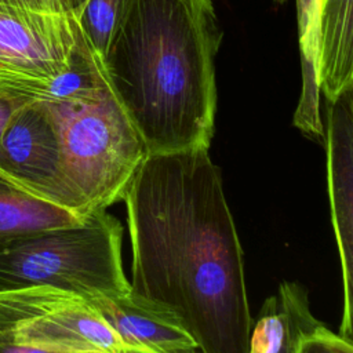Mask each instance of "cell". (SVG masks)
Wrapping results in <instances>:
<instances>
[{
    "label": "cell",
    "mask_w": 353,
    "mask_h": 353,
    "mask_svg": "<svg viewBox=\"0 0 353 353\" xmlns=\"http://www.w3.org/2000/svg\"><path fill=\"white\" fill-rule=\"evenodd\" d=\"M295 353H353V342L317 321L301 335Z\"/></svg>",
    "instance_id": "obj_14"
},
{
    "label": "cell",
    "mask_w": 353,
    "mask_h": 353,
    "mask_svg": "<svg viewBox=\"0 0 353 353\" xmlns=\"http://www.w3.org/2000/svg\"><path fill=\"white\" fill-rule=\"evenodd\" d=\"M58 130L63 174L84 218L120 201L146 156L102 68L76 92L46 99Z\"/></svg>",
    "instance_id": "obj_3"
},
{
    "label": "cell",
    "mask_w": 353,
    "mask_h": 353,
    "mask_svg": "<svg viewBox=\"0 0 353 353\" xmlns=\"http://www.w3.org/2000/svg\"><path fill=\"white\" fill-rule=\"evenodd\" d=\"M123 0H87L76 17L90 48L102 58L117 23Z\"/></svg>",
    "instance_id": "obj_12"
},
{
    "label": "cell",
    "mask_w": 353,
    "mask_h": 353,
    "mask_svg": "<svg viewBox=\"0 0 353 353\" xmlns=\"http://www.w3.org/2000/svg\"><path fill=\"white\" fill-rule=\"evenodd\" d=\"M221 39L212 0H123L101 63L146 154L210 149Z\"/></svg>",
    "instance_id": "obj_2"
},
{
    "label": "cell",
    "mask_w": 353,
    "mask_h": 353,
    "mask_svg": "<svg viewBox=\"0 0 353 353\" xmlns=\"http://www.w3.org/2000/svg\"><path fill=\"white\" fill-rule=\"evenodd\" d=\"M81 219L69 210L32 194L0 171V251L33 233L73 225Z\"/></svg>",
    "instance_id": "obj_11"
},
{
    "label": "cell",
    "mask_w": 353,
    "mask_h": 353,
    "mask_svg": "<svg viewBox=\"0 0 353 353\" xmlns=\"http://www.w3.org/2000/svg\"><path fill=\"white\" fill-rule=\"evenodd\" d=\"M1 3H7L11 6L52 12V14H63L70 17H77L81 7L87 0H0Z\"/></svg>",
    "instance_id": "obj_16"
},
{
    "label": "cell",
    "mask_w": 353,
    "mask_h": 353,
    "mask_svg": "<svg viewBox=\"0 0 353 353\" xmlns=\"http://www.w3.org/2000/svg\"><path fill=\"white\" fill-rule=\"evenodd\" d=\"M281 284L288 299L290 323L285 339L277 353H295L301 335L313 327L319 320L312 314L307 292L301 284L292 281H284Z\"/></svg>",
    "instance_id": "obj_13"
},
{
    "label": "cell",
    "mask_w": 353,
    "mask_h": 353,
    "mask_svg": "<svg viewBox=\"0 0 353 353\" xmlns=\"http://www.w3.org/2000/svg\"><path fill=\"white\" fill-rule=\"evenodd\" d=\"M33 99L36 98L0 83V141L14 116Z\"/></svg>",
    "instance_id": "obj_15"
},
{
    "label": "cell",
    "mask_w": 353,
    "mask_h": 353,
    "mask_svg": "<svg viewBox=\"0 0 353 353\" xmlns=\"http://www.w3.org/2000/svg\"><path fill=\"white\" fill-rule=\"evenodd\" d=\"M91 307L116 334L124 349L148 353H189L194 338L170 309L132 295L88 299Z\"/></svg>",
    "instance_id": "obj_9"
},
{
    "label": "cell",
    "mask_w": 353,
    "mask_h": 353,
    "mask_svg": "<svg viewBox=\"0 0 353 353\" xmlns=\"http://www.w3.org/2000/svg\"><path fill=\"white\" fill-rule=\"evenodd\" d=\"M121 200L130 292L174 312L203 353H248L243 248L208 149L146 154Z\"/></svg>",
    "instance_id": "obj_1"
},
{
    "label": "cell",
    "mask_w": 353,
    "mask_h": 353,
    "mask_svg": "<svg viewBox=\"0 0 353 353\" xmlns=\"http://www.w3.org/2000/svg\"><path fill=\"white\" fill-rule=\"evenodd\" d=\"M84 44L74 17L0 1V83L47 99Z\"/></svg>",
    "instance_id": "obj_6"
},
{
    "label": "cell",
    "mask_w": 353,
    "mask_h": 353,
    "mask_svg": "<svg viewBox=\"0 0 353 353\" xmlns=\"http://www.w3.org/2000/svg\"><path fill=\"white\" fill-rule=\"evenodd\" d=\"M0 353H55V352L18 345L11 339L8 332L0 325Z\"/></svg>",
    "instance_id": "obj_17"
},
{
    "label": "cell",
    "mask_w": 353,
    "mask_h": 353,
    "mask_svg": "<svg viewBox=\"0 0 353 353\" xmlns=\"http://www.w3.org/2000/svg\"><path fill=\"white\" fill-rule=\"evenodd\" d=\"M124 353H148V352H141V350H132V349H125ZM189 353H203L200 349H196V350H192Z\"/></svg>",
    "instance_id": "obj_18"
},
{
    "label": "cell",
    "mask_w": 353,
    "mask_h": 353,
    "mask_svg": "<svg viewBox=\"0 0 353 353\" xmlns=\"http://www.w3.org/2000/svg\"><path fill=\"white\" fill-rule=\"evenodd\" d=\"M0 171L32 194L83 218L63 174L58 130L46 99H33L14 116L0 141Z\"/></svg>",
    "instance_id": "obj_7"
},
{
    "label": "cell",
    "mask_w": 353,
    "mask_h": 353,
    "mask_svg": "<svg viewBox=\"0 0 353 353\" xmlns=\"http://www.w3.org/2000/svg\"><path fill=\"white\" fill-rule=\"evenodd\" d=\"M353 85L328 101L327 185L331 222L338 247L343 310L339 334L352 339V272H353Z\"/></svg>",
    "instance_id": "obj_8"
},
{
    "label": "cell",
    "mask_w": 353,
    "mask_h": 353,
    "mask_svg": "<svg viewBox=\"0 0 353 353\" xmlns=\"http://www.w3.org/2000/svg\"><path fill=\"white\" fill-rule=\"evenodd\" d=\"M121 240L123 226L108 210L26 236L0 251V292L51 287L87 301L125 295Z\"/></svg>",
    "instance_id": "obj_4"
},
{
    "label": "cell",
    "mask_w": 353,
    "mask_h": 353,
    "mask_svg": "<svg viewBox=\"0 0 353 353\" xmlns=\"http://www.w3.org/2000/svg\"><path fill=\"white\" fill-rule=\"evenodd\" d=\"M0 325L22 346L55 353H124L87 299L51 287L0 292Z\"/></svg>",
    "instance_id": "obj_5"
},
{
    "label": "cell",
    "mask_w": 353,
    "mask_h": 353,
    "mask_svg": "<svg viewBox=\"0 0 353 353\" xmlns=\"http://www.w3.org/2000/svg\"><path fill=\"white\" fill-rule=\"evenodd\" d=\"M353 0H320L316 74L328 101L353 85Z\"/></svg>",
    "instance_id": "obj_10"
}]
</instances>
